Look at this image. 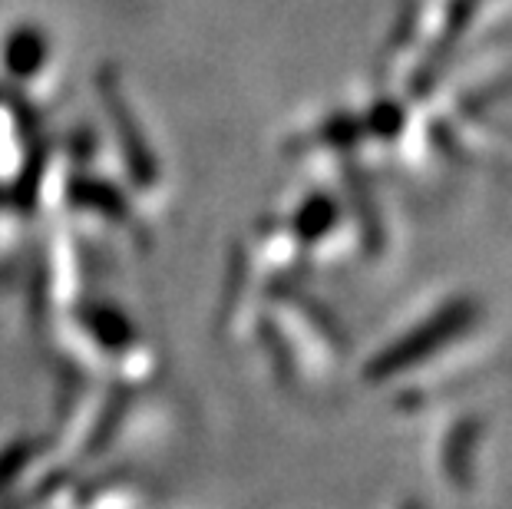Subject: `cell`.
I'll list each match as a JSON object with an SVG mask.
<instances>
[{
  "label": "cell",
  "mask_w": 512,
  "mask_h": 509,
  "mask_svg": "<svg viewBox=\"0 0 512 509\" xmlns=\"http://www.w3.org/2000/svg\"><path fill=\"white\" fill-rule=\"evenodd\" d=\"M476 321H479V308L473 298L446 301L443 308L427 314L417 328L400 334L390 348L380 351L374 361H370V377H374V381H387V377H397L403 371H410V367L427 364L430 357H437L443 348L456 344L463 334H470Z\"/></svg>",
  "instance_id": "cell-1"
}]
</instances>
